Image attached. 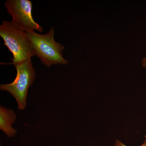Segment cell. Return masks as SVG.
Instances as JSON below:
<instances>
[{"label":"cell","instance_id":"6da1fadb","mask_svg":"<svg viewBox=\"0 0 146 146\" xmlns=\"http://www.w3.org/2000/svg\"><path fill=\"white\" fill-rule=\"evenodd\" d=\"M0 36L4 45L12 53L13 61L10 64L23 63L33 56L35 52L26 32L15 26L11 22L4 21L0 26Z\"/></svg>","mask_w":146,"mask_h":146},{"label":"cell","instance_id":"7a4b0ae2","mask_svg":"<svg viewBox=\"0 0 146 146\" xmlns=\"http://www.w3.org/2000/svg\"><path fill=\"white\" fill-rule=\"evenodd\" d=\"M34 49L35 56L47 67L54 64L67 65L68 60L64 59L62 52L65 47L54 39V27L48 33L41 35L31 31L27 32Z\"/></svg>","mask_w":146,"mask_h":146},{"label":"cell","instance_id":"3957f363","mask_svg":"<svg viewBox=\"0 0 146 146\" xmlns=\"http://www.w3.org/2000/svg\"><path fill=\"white\" fill-rule=\"evenodd\" d=\"M14 65L17 70L16 78L11 83L1 84L0 89L10 93L17 101L18 109L23 110L26 106L29 87L34 82L36 73L31 58Z\"/></svg>","mask_w":146,"mask_h":146},{"label":"cell","instance_id":"277c9868","mask_svg":"<svg viewBox=\"0 0 146 146\" xmlns=\"http://www.w3.org/2000/svg\"><path fill=\"white\" fill-rule=\"evenodd\" d=\"M7 12L12 17L11 23L15 26L27 32L35 30L43 32V29L33 19V5L29 0H7L5 4Z\"/></svg>","mask_w":146,"mask_h":146},{"label":"cell","instance_id":"5b68a950","mask_svg":"<svg viewBox=\"0 0 146 146\" xmlns=\"http://www.w3.org/2000/svg\"><path fill=\"white\" fill-rule=\"evenodd\" d=\"M16 115L13 110L7 109L1 106L0 107V129L9 137L15 136L17 130L12 127L15 123Z\"/></svg>","mask_w":146,"mask_h":146},{"label":"cell","instance_id":"8992f818","mask_svg":"<svg viewBox=\"0 0 146 146\" xmlns=\"http://www.w3.org/2000/svg\"><path fill=\"white\" fill-rule=\"evenodd\" d=\"M145 137L146 138V136H145ZM115 146H127L125 145H124L123 143L121 141H119V140H117L116 142V143H115ZM141 146H146V138L145 140L144 141V142L143 144L141 145Z\"/></svg>","mask_w":146,"mask_h":146},{"label":"cell","instance_id":"52a82bcc","mask_svg":"<svg viewBox=\"0 0 146 146\" xmlns=\"http://www.w3.org/2000/svg\"><path fill=\"white\" fill-rule=\"evenodd\" d=\"M142 65L143 67L146 68V58H144L142 60Z\"/></svg>","mask_w":146,"mask_h":146}]
</instances>
